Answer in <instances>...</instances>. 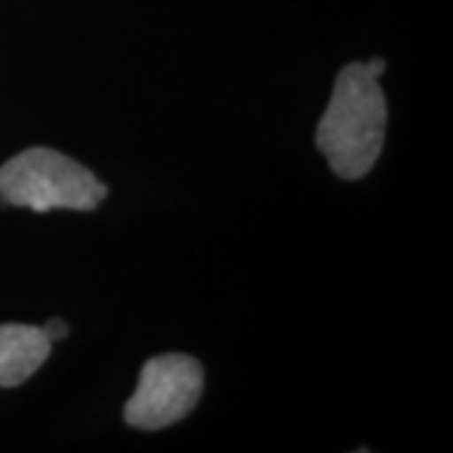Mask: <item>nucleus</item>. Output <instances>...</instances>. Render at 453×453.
I'll return each mask as SVG.
<instances>
[{"instance_id":"1","label":"nucleus","mask_w":453,"mask_h":453,"mask_svg":"<svg viewBox=\"0 0 453 453\" xmlns=\"http://www.w3.org/2000/svg\"><path fill=\"white\" fill-rule=\"evenodd\" d=\"M383 58L345 65L338 73L330 104L318 124L315 144L335 177L356 181L378 162L386 139L388 106L380 88Z\"/></svg>"},{"instance_id":"2","label":"nucleus","mask_w":453,"mask_h":453,"mask_svg":"<svg viewBox=\"0 0 453 453\" xmlns=\"http://www.w3.org/2000/svg\"><path fill=\"white\" fill-rule=\"evenodd\" d=\"M0 199L33 211H91L106 199V187L81 162L33 146L0 166Z\"/></svg>"},{"instance_id":"3","label":"nucleus","mask_w":453,"mask_h":453,"mask_svg":"<svg viewBox=\"0 0 453 453\" xmlns=\"http://www.w3.org/2000/svg\"><path fill=\"white\" fill-rule=\"evenodd\" d=\"M204 371L199 360L181 353L151 357L139 372L136 390L124 408L131 428L159 431L187 418L202 398Z\"/></svg>"},{"instance_id":"4","label":"nucleus","mask_w":453,"mask_h":453,"mask_svg":"<svg viewBox=\"0 0 453 453\" xmlns=\"http://www.w3.org/2000/svg\"><path fill=\"white\" fill-rule=\"evenodd\" d=\"M50 338L35 325H0V388H16L50 356Z\"/></svg>"},{"instance_id":"5","label":"nucleus","mask_w":453,"mask_h":453,"mask_svg":"<svg viewBox=\"0 0 453 453\" xmlns=\"http://www.w3.org/2000/svg\"><path fill=\"white\" fill-rule=\"evenodd\" d=\"M43 330H46V335L50 338V342H56L58 338H65V333H68V327L64 325V320H50L49 325H43Z\"/></svg>"}]
</instances>
